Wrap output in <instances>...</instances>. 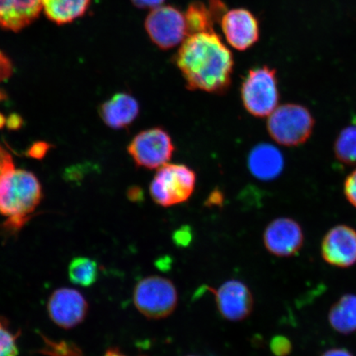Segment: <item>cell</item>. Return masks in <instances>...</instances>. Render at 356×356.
<instances>
[{
    "label": "cell",
    "instance_id": "obj_12",
    "mask_svg": "<svg viewBox=\"0 0 356 356\" xmlns=\"http://www.w3.org/2000/svg\"><path fill=\"white\" fill-rule=\"evenodd\" d=\"M321 254L327 264L339 268L356 264V230L346 225L334 226L323 238Z\"/></svg>",
    "mask_w": 356,
    "mask_h": 356
},
{
    "label": "cell",
    "instance_id": "obj_2",
    "mask_svg": "<svg viewBox=\"0 0 356 356\" xmlns=\"http://www.w3.org/2000/svg\"><path fill=\"white\" fill-rule=\"evenodd\" d=\"M41 199V185L32 172L13 168L0 175V213L10 228L21 229Z\"/></svg>",
    "mask_w": 356,
    "mask_h": 356
},
{
    "label": "cell",
    "instance_id": "obj_4",
    "mask_svg": "<svg viewBox=\"0 0 356 356\" xmlns=\"http://www.w3.org/2000/svg\"><path fill=\"white\" fill-rule=\"evenodd\" d=\"M241 99L244 108L253 117H269L280 100L277 70L266 65L249 70L243 80Z\"/></svg>",
    "mask_w": 356,
    "mask_h": 356
},
{
    "label": "cell",
    "instance_id": "obj_14",
    "mask_svg": "<svg viewBox=\"0 0 356 356\" xmlns=\"http://www.w3.org/2000/svg\"><path fill=\"white\" fill-rule=\"evenodd\" d=\"M140 114V104L130 93L118 92L102 104L99 115L106 126L122 130L130 127Z\"/></svg>",
    "mask_w": 356,
    "mask_h": 356
},
{
    "label": "cell",
    "instance_id": "obj_6",
    "mask_svg": "<svg viewBox=\"0 0 356 356\" xmlns=\"http://www.w3.org/2000/svg\"><path fill=\"white\" fill-rule=\"evenodd\" d=\"M134 305L150 319H162L173 313L177 305V289L170 280L152 275L140 280L133 292Z\"/></svg>",
    "mask_w": 356,
    "mask_h": 356
},
{
    "label": "cell",
    "instance_id": "obj_22",
    "mask_svg": "<svg viewBox=\"0 0 356 356\" xmlns=\"http://www.w3.org/2000/svg\"><path fill=\"white\" fill-rule=\"evenodd\" d=\"M19 334L13 331L8 320L0 316V356H17V340Z\"/></svg>",
    "mask_w": 356,
    "mask_h": 356
},
{
    "label": "cell",
    "instance_id": "obj_25",
    "mask_svg": "<svg viewBox=\"0 0 356 356\" xmlns=\"http://www.w3.org/2000/svg\"><path fill=\"white\" fill-rule=\"evenodd\" d=\"M344 195L351 206L356 208V168L346 178Z\"/></svg>",
    "mask_w": 356,
    "mask_h": 356
},
{
    "label": "cell",
    "instance_id": "obj_31",
    "mask_svg": "<svg viewBox=\"0 0 356 356\" xmlns=\"http://www.w3.org/2000/svg\"><path fill=\"white\" fill-rule=\"evenodd\" d=\"M104 356H127L126 355H124L119 350L115 349H110L108 351H106Z\"/></svg>",
    "mask_w": 356,
    "mask_h": 356
},
{
    "label": "cell",
    "instance_id": "obj_32",
    "mask_svg": "<svg viewBox=\"0 0 356 356\" xmlns=\"http://www.w3.org/2000/svg\"><path fill=\"white\" fill-rule=\"evenodd\" d=\"M190 356H194V355H190Z\"/></svg>",
    "mask_w": 356,
    "mask_h": 356
},
{
    "label": "cell",
    "instance_id": "obj_20",
    "mask_svg": "<svg viewBox=\"0 0 356 356\" xmlns=\"http://www.w3.org/2000/svg\"><path fill=\"white\" fill-rule=\"evenodd\" d=\"M186 37L202 33L213 32V21L210 11L200 2L191 3L185 13Z\"/></svg>",
    "mask_w": 356,
    "mask_h": 356
},
{
    "label": "cell",
    "instance_id": "obj_8",
    "mask_svg": "<svg viewBox=\"0 0 356 356\" xmlns=\"http://www.w3.org/2000/svg\"><path fill=\"white\" fill-rule=\"evenodd\" d=\"M145 29L156 46L168 50L186 37L185 17L172 6L154 8L145 20Z\"/></svg>",
    "mask_w": 356,
    "mask_h": 356
},
{
    "label": "cell",
    "instance_id": "obj_7",
    "mask_svg": "<svg viewBox=\"0 0 356 356\" xmlns=\"http://www.w3.org/2000/svg\"><path fill=\"white\" fill-rule=\"evenodd\" d=\"M127 151L137 167L154 169L170 161L175 146L164 129L154 127L137 134Z\"/></svg>",
    "mask_w": 356,
    "mask_h": 356
},
{
    "label": "cell",
    "instance_id": "obj_5",
    "mask_svg": "<svg viewBox=\"0 0 356 356\" xmlns=\"http://www.w3.org/2000/svg\"><path fill=\"white\" fill-rule=\"evenodd\" d=\"M197 175L184 164H165L159 168L151 182V197L163 207L188 202L195 190Z\"/></svg>",
    "mask_w": 356,
    "mask_h": 356
},
{
    "label": "cell",
    "instance_id": "obj_26",
    "mask_svg": "<svg viewBox=\"0 0 356 356\" xmlns=\"http://www.w3.org/2000/svg\"><path fill=\"white\" fill-rule=\"evenodd\" d=\"M210 2V11L213 22H221L226 13V8L222 0H209Z\"/></svg>",
    "mask_w": 356,
    "mask_h": 356
},
{
    "label": "cell",
    "instance_id": "obj_19",
    "mask_svg": "<svg viewBox=\"0 0 356 356\" xmlns=\"http://www.w3.org/2000/svg\"><path fill=\"white\" fill-rule=\"evenodd\" d=\"M99 271L97 262L86 257L74 258L68 268L70 282L83 287L92 286L99 277Z\"/></svg>",
    "mask_w": 356,
    "mask_h": 356
},
{
    "label": "cell",
    "instance_id": "obj_11",
    "mask_svg": "<svg viewBox=\"0 0 356 356\" xmlns=\"http://www.w3.org/2000/svg\"><path fill=\"white\" fill-rule=\"evenodd\" d=\"M208 289L215 295L217 308L222 318L238 322L251 314L254 300L250 289L240 280H228L218 289Z\"/></svg>",
    "mask_w": 356,
    "mask_h": 356
},
{
    "label": "cell",
    "instance_id": "obj_21",
    "mask_svg": "<svg viewBox=\"0 0 356 356\" xmlns=\"http://www.w3.org/2000/svg\"><path fill=\"white\" fill-rule=\"evenodd\" d=\"M336 159L345 165H356V124L346 127L334 143Z\"/></svg>",
    "mask_w": 356,
    "mask_h": 356
},
{
    "label": "cell",
    "instance_id": "obj_30",
    "mask_svg": "<svg viewBox=\"0 0 356 356\" xmlns=\"http://www.w3.org/2000/svg\"><path fill=\"white\" fill-rule=\"evenodd\" d=\"M321 356H354V355L345 348H333L325 351Z\"/></svg>",
    "mask_w": 356,
    "mask_h": 356
},
{
    "label": "cell",
    "instance_id": "obj_3",
    "mask_svg": "<svg viewBox=\"0 0 356 356\" xmlns=\"http://www.w3.org/2000/svg\"><path fill=\"white\" fill-rule=\"evenodd\" d=\"M315 120L306 106L297 104L280 105L268 119L266 128L277 144L297 147L306 143L314 132Z\"/></svg>",
    "mask_w": 356,
    "mask_h": 356
},
{
    "label": "cell",
    "instance_id": "obj_13",
    "mask_svg": "<svg viewBox=\"0 0 356 356\" xmlns=\"http://www.w3.org/2000/svg\"><path fill=\"white\" fill-rule=\"evenodd\" d=\"M227 41L238 51H246L259 39V25L251 12L237 8L227 12L221 20Z\"/></svg>",
    "mask_w": 356,
    "mask_h": 356
},
{
    "label": "cell",
    "instance_id": "obj_29",
    "mask_svg": "<svg viewBox=\"0 0 356 356\" xmlns=\"http://www.w3.org/2000/svg\"><path fill=\"white\" fill-rule=\"evenodd\" d=\"M134 6L140 8H155L161 6L164 0H131Z\"/></svg>",
    "mask_w": 356,
    "mask_h": 356
},
{
    "label": "cell",
    "instance_id": "obj_9",
    "mask_svg": "<svg viewBox=\"0 0 356 356\" xmlns=\"http://www.w3.org/2000/svg\"><path fill=\"white\" fill-rule=\"evenodd\" d=\"M264 241L266 250L278 257L296 256L305 242L302 227L291 218H278L267 225Z\"/></svg>",
    "mask_w": 356,
    "mask_h": 356
},
{
    "label": "cell",
    "instance_id": "obj_27",
    "mask_svg": "<svg viewBox=\"0 0 356 356\" xmlns=\"http://www.w3.org/2000/svg\"><path fill=\"white\" fill-rule=\"evenodd\" d=\"M13 65L8 58L0 51V83L11 76Z\"/></svg>",
    "mask_w": 356,
    "mask_h": 356
},
{
    "label": "cell",
    "instance_id": "obj_17",
    "mask_svg": "<svg viewBox=\"0 0 356 356\" xmlns=\"http://www.w3.org/2000/svg\"><path fill=\"white\" fill-rule=\"evenodd\" d=\"M329 323L338 333L349 335L356 332V296L347 293L332 306Z\"/></svg>",
    "mask_w": 356,
    "mask_h": 356
},
{
    "label": "cell",
    "instance_id": "obj_15",
    "mask_svg": "<svg viewBox=\"0 0 356 356\" xmlns=\"http://www.w3.org/2000/svg\"><path fill=\"white\" fill-rule=\"evenodd\" d=\"M42 0H0V26L19 32L38 19Z\"/></svg>",
    "mask_w": 356,
    "mask_h": 356
},
{
    "label": "cell",
    "instance_id": "obj_10",
    "mask_svg": "<svg viewBox=\"0 0 356 356\" xmlns=\"http://www.w3.org/2000/svg\"><path fill=\"white\" fill-rule=\"evenodd\" d=\"M47 311L52 322L64 329L77 327L86 319L88 302L81 293L72 288H60L52 293Z\"/></svg>",
    "mask_w": 356,
    "mask_h": 356
},
{
    "label": "cell",
    "instance_id": "obj_23",
    "mask_svg": "<svg viewBox=\"0 0 356 356\" xmlns=\"http://www.w3.org/2000/svg\"><path fill=\"white\" fill-rule=\"evenodd\" d=\"M46 353L51 356H79L80 350L74 344L66 342H49L46 347Z\"/></svg>",
    "mask_w": 356,
    "mask_h": 356
},
{
    "label": "cell",
    "instance_id": "obj_28",
    "mask_svg": "<svg viewBox=\"0 0 356 356\" xmlns=\"http://www.w3.org/2000/svg\"><path fill=\"white\" fill-rule=\"evenodd\" d=\"M13 168L15 165L10 154L0 145V175Z\"/></svg>",
    "mask_w": 356,
    "mask_h": 356
},
{
    "label": "cell",
    "instance_id": "obj_24",
    "mask_svg": "<svg viewBox=\"0 0 356 356\" xmlns=\"http://www.w3.org/2000/svg\"><path fill=\"white\" fill-rule=\"evenodd\" d=\"M270 350L275 356H288L292 351V343L288 337L277 336L270 341Z\"/></svg>",
    "mask_w": 356,
    "mask_h": 356
},
{
    "label": "cell",
    "instance_id": "obj_18",
    "mask_svg": "<svg viewBox=\"0 0 356 356\" xmlns=\"http://www.w3.org/2000/svg\"><path fill=\"white\" fill-rule=\"evenodd\" d=\"M91 0H42V10L58 25L69 24L86 13Z\"/></svg>",
    "mask_w": 356,
    "mask_h": 356
},
{
    "label": "cell",
    "instance_id": "obj_1",
    "mask_svg": "<svg viewBox=\"0 0 356 356\" xmlns=\"http://www.w3.org/2000/svg\"><path fill=\"white\" fill-rule=\"evenodd\" d=\"M175 60L189 90L218 95L229 91L234 57L215 32L186 37Z\"/></svg>",
    "mask_w": 356,
    "mask_h": 356
},
{
    "label": "cell",
    "instance_id": "obj_16",
    "mask_svg": "<svg viewBox=\"0 0 356 356\" xmlns=\"http://www.w3.org/2000/svg\"><path fill=\"white\" fill-rule=\"evenodd\" d=\"M249 171L257 179L273 181L282 175L284 167V156L277 147L260 144L251 150L248 158Z\"/></svg>",
    "mask_w": 356,
    "mask_h": 356
}]
</instances>
